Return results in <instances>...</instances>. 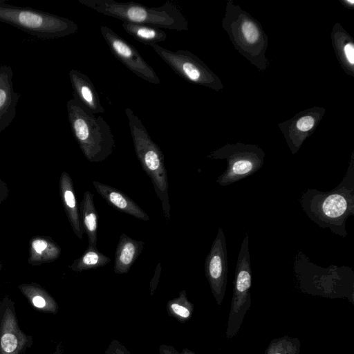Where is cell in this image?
Wrapping results in <instances>:
<instances>
[{
    "label": "cell",
    "instance_id": "6",
    "mask_svg": "<svg viewBox=\"0 0 354 354\" xmlns=\"http://www.w3.org/2000/svg\"><path fill=\"white\" fill-rule=\"evenodd\" d=\"M252 270L249 236L246 233L238 254L235 268L233 294L227 322L226 337L231 339L239 331L245 313L251 306Z\"/></svg>",
    "mask_w": 354,
    "mask_h": 354
},
{
    "label": "cell",
    "instance_id": "13",
    "mask_svg": "<svg viewBox=\"0 0 354 354\" xmlns=\"http://www.w3.org/2000/svg\"><path fill=\"white\" fill-rule=\"evenodd\" d=\"M97 192L118 210L142 221H149L148 214L127 195L110 185L93 181Z\"/></svg>",
    "mask_w": 354,
    "mask_h": 354
},
{
    "label": "cell",
    "instance_id": "29",
    "mask_svg": "<svg viewBox=\"0 0 354 354\" xmlns=\"http://www.w3.org/2000/svg\"><path fill=\"white\" fill-rule=\"evenodd\" d=\"M48 354H63V348L62 343L59 342L57 344L55 348L52 352Z\"/></svg>",
    "mask_w": 354,
    "mask_h": 354
},
{
    "label": "cell",
    "instance_id": "5",
    "mask_svg": "<svg viewBox=\"0 0 354 354\" xmlns=\"http://www.w3.org/2000/svg\"><path fill=\"white\" fill-rule=\"evenodd\" d=\"M0 21L41 39L63 37L78 30V26L68 18L9 5L5 0H0Z\"/></svg>",
    "mask_w": 354,
    "mask_h": 354
},
{
    "label": "cell",
    "instance_id": "23",
    "mask_svg": "<svg viewBox=\"0 0 354 354\" xmlns=\"http://www.w3.org/2000/svg\"><path fill=\"white\" fill-rule=\"evenodd\" d=\"M103 354H132L122 344L113 339Z\"/></svg>",
    "mask_w": 354,
    "mask_h": 354
},
{
    "label": "cell",
    "instance_id": "2",
    "mask_svg": "<svg viewBox=\"0 0 354 354\" xmlns=\"http://www.w3.org/2000/svg\"><path fill=\"white\" fill-rule=\"evenodd\" d=\"M66 109L71 131L86 158L91 162L106 160L115 147L114 136L107 122L75 96L67 102Z\"/></svg>",
    "mask_w": 354,
    "mask_h": 354
},
{
    "label": "cell",
    "instance_id": "11",
    "mask_svg": "<svg viewBox=\"0 0 354 354\" xmlns=\"http://www.w3.org/2000/svg\"><path fill=\"white\" fill-rule=\"evenodd\" d=\"M13 71L10 66H0V133L5 130L17 115L19 95L15 91Z\"/></svg>",
    "mask_w": 354,
    "mask_h": 354
},
{
    "label": "cell",
    "instance_id": "1",
    "mask_svg": "<svg viewBox=\"0 0 354 354\" xmlns=\"http://www.w3.org/2000/svg\"><path fill=\"white\" fill-rule=\"evenodd\" d=\"M299 203L307 216L318 226L346 237V222L354 215L353 164L334 189L326 192L308 189L302 193Z\"/></svg>",
    "mask_w": 354,
    "mask_h": 354
},
{
    "label": "cell",
    "instance_id": "17",
    "mask_svg": "<svg viewBox=\"0 0 354 354\" xmlns=\"http://www.w3.org/2000/svg\"><path fill=\"white\" fill-rule=\"evenodd\" d=\"M62 191L66 209L75 234L82 239L83 230L77 209L73 183L69 176L64 173L62 178Z\"/></svg>",
    "mask_w": 354,
    "mask_h": 354
},
{
    "label": "cell",
    "instance_id": "20",
    "mask_svg": "<svg viewBox=\"0 0 354 354\" xmlns=\"http://www.w3.org/2000/svg\"><path fill=\"white\" fill-rule=\"evenodd\" d=\"M110 261L109 257L88 245L84 254L71 266V268L76 272H82L104 266Z\"/></svg>",
    "mask_w": 354,
    "mask_h": 354
},
{
    "label": "cell",
    "instance_id": "26",
    "mask_svg": "<svg viewBox=\"0 0 354 354\" xmlns=\"http://www.w3.org/2000/svg\"><path fill=\"white\" fill-rule=\"evenodd\" d=\"M160 274V263H158V265L156 269V271H155L154 277H153V279L151 281V283H150V288H151L150 294L151 296L153 295V292L157 287Z\"/></svg>",
    "mask_w": 354,
    "mask_h": 354
},
{
    "label": "cell",
    "instance_id": "28",
    "mask_svg": "<svg viewBox=\"0 0 354 354\" xmlns=\"http://www.w3.org/2000/svg\"><path fill=\"white\" fill-rule=\"evenodd\" d=\"M344 53L348 61L353 64L354 63V46L353 44H347L344 46Z\"/></svg>",
    "mask_w": 354,
    "mask_h": 354
},
{
    "label": "cell",
    "instance_id": "10",
    "mask_svg": "<svg viewBox=\"0 0 354 354\" xmlns=\"http://www.w3.org/2000/svg\"><path fill=\"white\" fill-rule=\"evenodd\" d=\"M227 160V169L216 180L222 187L254 174L263 165L262 158L256 153H231Z\"/></svg>",
    "mask_w": 354,
    "mask_h": 354
},
{
    "label": "cell",
    "instance_id": "24",
    "mask_svg": "<svg viewBox=\"0 0 354 354\" xmlns=\"http://www.w3.org/2000/svg\"><path fill=\"white\" fill-rule=\"evenodd\" d=\"M159 354H195L188 348H183L181 352H178L174 346L167 344H160L158 348Z\"/></svg>",
    "mask_w": 354,
    "mask_h": 354
},
{
    "label": "cell",
    "instance_id": "27",
    "mask_svg": "<svg viewBox=\"0 0 354 354\" xmlns=\"http://www.w3.org/2000/svg\"><path fill=\"white\" fill-rule=\"evenodd\" d=\"M48 244L44 240H35L32 242V248L38 254H41L46 250Z\"/></svg>",
    "mask_w": 354,
    "mask_h": 354
},
{
    "label": "cell",
    "instance_id": "14",
    "mask_svg": "<svg viewBox=\"0 0 354 354\" xmlns=\"http://www.w3.org/2000/svg\"><path fill=\"white\" fill-rule=\"evenodd\" d=\"M144 248V242L122 234L115 252L113 272L127 274L137 260Z\"/></svg>",
    "mask_w": 354,
    "mask_h": 354
},
{
    "label": "cell",
    "instance_id": "15",
    "mask_svg": "<svg viewBox=\"0 0 354 354\" xmlns=\"http://www.w3.org/2000/svg\"><path fill=\"white\" fill-rule=\"evenodd\" d=\"M80 222L83 232L88 236V245L97 248V212L93 203V194H84L80 207Z\"/></svg>",
    "mask_w": 354,
    "mask_h": 354
},
{
    "label": "cell",
    "instance_id": "19",
    "mask_svg": "<svg viewBox=\"0 0 354 354\" xmlns=\"http://www.w3.org/2000/svg\"><path fill=\"white\" fill-rule=\"evenodd\" d=\"M166 310L169 317L180 323H185L192 317L194 304L187 299L186 291L182 290L177 297L167 301Z\"/></svg>",
    "mask_w": 354,
    "mask_h": 354
},
{
    "label": "cell",
    "instance_id": "7",
    "mask_svg": "<svg viewBox=\"0 0 354 354\" xmlns=\"http://www.w3.org/2000/svg\"><path fill=\"white\" fill-rule=\"evenodd\" d=\"M101 34L113 56L129 70L144 80L154 84L160 80L153 68L138 50L106 26H100Z\"/></svg>",
    "mask_w": 354,
    "mask_h": 354
},
{
    "label": "cell",
    "instance_id": "18",
    "mask_svg": "<svg viewBox=\"0 0 354 354\" xmlns=\"http://www.w3.org/2000/svg\"><path fill=\"white\" fill-rule=\"evenodd\" d=\"M122 27L135 39L145 45L158 44L167 37L165 31L154 26L124 21Z\"/></svg>",
    "mask_w": 354,
    "mask_h": 354
},
{
    "label": "cell",
    "instance_id": "12",
    "mask_svg": "<svg viewBox=\"0 0 354 354\" xmlns=\"http://www.w3.org/2000/svg\"><path fill=\"white\" fill-rule=\"evenodd\" d=\"M69 78L75 96L86 108L94 114L104 113L98 93L87 75L76 69L69 71Z\"/></svg>",
    "mask_w": 354,
    "mask_h": 354
},
{
    "label": "cell",
    "instance_id": "9",
    "mask_svg": "<svg viewBox=\"0 0 354 354\" xmlns=\"http://www.w3.org/2000/svg\"><path fill=\"white\" fill-rule=\"evenodd\" d=\"M205 273L216 302L220 306L225 297L228 273L227 244L221 227L206 257Z\"/></svg>",
    "mask_w": 354,
    "mask_h": 354
},
{
    "label": "cell",
    "instance_id": "3",
    "mask_svg": "<svg viewBox=\"0 0 354 354\" xmlns=\"http://www.w3.org/2000/svg\"><path fill=\"white\" fill-rule=\"evenodd\" d=\"M95 12L122 21L176 31L187 30V21L178 8L170 1L159 7L114 0H79Z\"/></svg>",
    "mask_w": 354,
    "mask_h": 354
},
{
    "label": "cell",
    "instance_id": "16",
    "mask_svg": "<svg viewBox=\"0 0 354 354\" xmlns=\"http://www.w3.org/2000/svg\"><path fill=\"white\" fill-rule=\"evenodd\" d=\"M19 288L35 310L52 315L57 313V301L43 288L34 285H23Z\"/></svg>",
    "mask_w": 354,
    "mask_h": 354
},
{
    "label": "cell",
    "instance_id": "22",
    "mask_svg": "<svg viewBox=\"0 0 354 354\" xmlns=\"http://www.w3.org/2000/svg\"><path fill=\"white\" fill-rule=\"evenodd\" d=\"M242 31L246 40L249 43H254L259 38V31L255 25L249 21L243 22Z\"/></svg>",
    "mask_w": 354,
    "mask_h": 354
},
{
    "label": "cell",
    "instance_id": "8",
    "mask_svg": "<svg viewBox=\"0 0 354 354\" xmlns=\"http://www.w3.org/2000/svg\"><path fill=\"white\" fill-rule=\"evenodd\" d=\"M33 342V337L20 328L13 301L3 299L0 301V354H24Z\"/></svg>",
    "mask_w": 354,
    "mask_h": 354
},
{
    "label": "cell",
    "instance_id": "4",
    "mask_svg": "<svg viewBox=\"0 0 354 354\" xmlns=\"http://www.w3.org/2000/svg\"><path fill=\"white\" fill-rule=\"evenodd\" d=\"M125 114L128 118L137 158L143 170L151 178L155 192L161 202L164 216L167 221H169L170 218L169 183L163 153L152 140L146 127L133 111L127 108Z\"/></svg>",
    "mask_w": 354,
    "mask_h": 354
},
{
    "label": "cell",
    "instance_id": "25",
    "mask_svg": "<svg viewBox=\"0 0 354 354\" xmlns=\"http://www.w3.org/2000/svg\"><path fill=\"white\" fill-rule=\"evenodd\" d=\"M314 124L315 120L312 116H304L298 120L297 127L301 131H307L313 127Z\"/></svg>",
    "mask_w": 354,
    "mask_h": 354
},
{
    "label": "cell",
    "instance_id": "21",
    "mask_svg": "<svg viewBox=\"0 0 354 354\" xmlns=\"http://www.w3.org/2000/svg\"><path fill=\"white\" fill-rule=\"evenodd\" d=\"M301 343L297 337L284 335L273 339L264 354H300Z\"/></svg>",
    "mask_w": 354,
    "mask_h": 354
}]
</instances>
